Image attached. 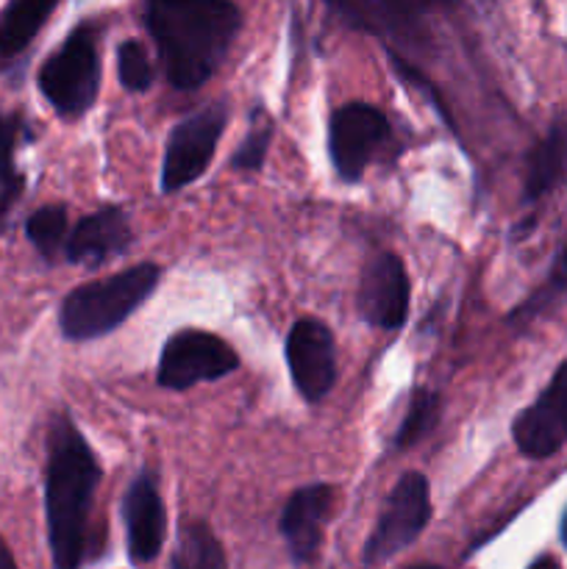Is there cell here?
<instances>
[{
  "label": "cell",
  "instance_id": "obj_14",
  "mask_svg": "<svg viewBox=\"0 0 567 569\" xmlns=\"http://www.w3.org/2000/svg\"><path fill=\"white\" fill-rule=\"evenodd\" d=\"M131 242L133 233L126 211L117 206H106V209L87 214L72 228L64 244V256L70 264L100 267L126 253Z\"/></svg>",
  "mask_w": 567,
  "mask_h": 569
},
{
  "label": "cell",
  "instance_id": "obj_15",
  "mask_svg": "<svg viewBox=\"0 0 567 569\" xmlns=\"http://www.w3.org/2000/svg\"><path fill=\"white\" fill-rule=\"evenodd\" d=\"M565 170H567V120H556L526 159V183H523V198H526V203H534V200L545 198V194L561 181Z\"/></svg>",
  "mask_w": 567,
  "mask_h": 569
},
{
  "label": "cell",
  "instance_id": "obj_2",
  "mask_svg": "<svg viewBox=\"0 0 567 569\" xmlns=\"http://www.w3.org/2000/svg\"><path fill=\"white\" fill-rule=\"evenodd\" d=\"M98 459L67 415L53 417L44 467V515L53 569H81L87 559L89 515L100 487Z\"/></svg>",
  "mask_w": 567,
  "mask_h": 569
},
{
  "label": "cell",
  "instance_id": "obj_8",
  "mask_svg": "<svg viewBox=\"0 0 567 569\" xmlns=\"http://www.w3.org/2000/svg\"><path fill=\"white\" fill-rule=\"evenodd\" d=\"M389 139V120L378 106L345 103L331 114L328 156L342 181L356 183Z\"/></svg>",
  "mask_w": 567,
  "mask_h": 569
},
{
  "label": "cell",
  "instance_id": "obj_21",
  "mask_svg": "<svg viewBox=\"0 0 567 569\" xmlns=\"http://www.w3.org/2000/svg\"><path fill=\"white\" fill-rule=\"evenodd\" d=\"M20 133V120L17 117L0 114V217L9 211V206L20 198L22 178L14 170V142Z\"/></svg>",
  "mask_w": 567,
  "mask_h": 569
},
{
  "label": "cell",
  "instance_id": "obj_9",
  "mask_svg": "<svg viewBox=\"0 0 567 569\" xmlns=\"http://www.w3.org/2000/svg\"><path fill=\"white\" fill-rule=\"evenodd\" d=\"M287 367L295 389L306 403H320L337 383V342L331 328L304 317L287 333Z\"/></svg>",
  "mask_w": 567,
  "mask_h": 569
},
{
  "label": "cell",
  "instance_id": "obj_20",
  "mask_svg": "<svg viewBox=\"0 0 567 569\" xmlns=\"http://www.w3.org/2000/svg\"><path fill=\"white\" fill-rule=\"evenodd\" d=\"M26 233L33 248L53 261L67 244V209L64 206H42L26 222Z\"/></svg>",
  "mask_w": 567,
  "mask_h": 569
},
{
  "label": "cell",
  "instance_id": "obj_17",
  "mask_svg": "<svg viewBox=\"0 0 567 569\" xmlns=\"http://www.w3.org/2000/svg\"><path fill=\"white\" fill-rule=\"evenodd\" d=\"M170 569H228L222 545L206 522H183Z\"/></svg>",
  "mask_w": 567,
  "mask_h": 569
},
{
  "label": "cell",
  "instance_id": "obj_3",
  "mask_svg": "<svg viewBox=\"0 0 567 569\" xmlns=\"http://www.w3.org/2000/svg\"><path fill=\"white\" fill-rule=\"evenodd\" d=\"M159 281L161 267L142 261L100 281L81 283L61 300V337L70 342H92L117 331L156 292Z\"/></svg>",
  "mask_w": 567,
  "mask_h": 569
},
{
  "label": "cell",
  "instance_id": "obj_24",
  "mask_svg": "<svg viewBox=\"0 0 567 569\" xmlns=\"http://www.w3.org/2000/svg\"><path fill=\"white\" fill-rule=\"evenodd\" d=\"M0 569H17L14 556H11L9 545H6L3 539H0Z\"/></svg>",
  "mask_w": 567,
  "mask_h": 569
},
{
  "label": "cell",
  "instance_id": "obj_19",
  "mask_svg": "<svg viewBox=\"0 0 567 569\" xmlns=\"http://www.w3.org/2000/svg\"><path fill=\"white\" fill-rule=\"evenodd\" d=\"M565 292H567V242L561 244L559 253H556L548 278H545V281L539 283V287L534 289V292L528 295L515 311H511L509 326L511 328L531 326V322L537 320V317H543L545 311H548Z\"/></svg>",
  "mask_w": 567,
  "mask_h": 569
},
{
  "label": "cell",
  "instance_id": "obj_18",
  "mask_svg": "<svg viewBox=\"0 0 567 569\" xmlns=\"http://www.w3.org/2000/svg\"><path fill=\"white\" fill-rule=\"evenodd\" d=\"M439 417H442V398H439L434 389H415L409 400V409H406L404 422L400 428L395 431V450H406V448H415L420 445L434 428L439 426Z\"/></svg>",
  "mask_w": 567,
  "mask_h": 569
},
{
  "label": "cell",
  "instance_id": "obj_25",
  "mask_svg": "<svg viewBox=\"0 0 567 569\" xmlns=\"http://www.w3.org/2000/svg\"><path fill=\"white\" fill-rule=\"evenodd\" d=\"M528 569H561V567L556 565V561L550 559V556H543V559H537V561H534V565L528 567Z\"/></svg>",
  "mask_w": 567,
  "mask_h": 569
},
{
  "label": "cell",
  "instance_id": "obj_11",
  "mask_svg": "<svg viewBox=\"0 0 567 569\" xmlns=\"http://www.w3.org/2000/svg\"><path fill=\"white\" fill-rule=\"evenodd\" d=\"M359 315L367 326L398 331L409 315V276L395 253H378L361 270Z\"/></svg>",
  "mask_w": 567,
  "mask_h": 569
},
{
  "label": "cell",
  "instance_id": "obj_22",
  "mask_svg": "<svg viewBox=\"0 0 567 569\" xmlns=\"http://www.w3.org/2000/svg\"><path fill=\"white\" fill-rule=\"evenodd\" d=\"M117 76L126 92H145L153 83V64H150V56L145 50L142 42L137 39H128L117 50Z\"/></svg>",
  "mask_w": 567,
  "mask_h": 569
},
{
  "label": "cell",
  "instance_id": "obj_7",
  "mask_svg": "<svg viewBox=\"0 0 567 569\" xmlns=\"http://www.w3.org/2000/svg\"><path fill=\"white\" fill-rule=\"evenodd\" d=\"M226 106H206L187 120L178 122L167 137L165 161H161V189L167 194L189 187L206 172L215 159L217 142L226 131Z\"/></svg>",
  "mask_w": 567,
  "mask_h": 569
},
{
  "label": "cell",
  "instance_id": "obj_13",
  "mask_svg": "<svg viewBox=\"0 0 567 569\" xmlns=\"http://www.w3.org/2000/svg\"><path fill=\"white\" fill-rule=\"evenodd\" d=\"M334 500H337V492L331 483H309V487L292 492V498L284 503L278 531H281L295 565H309L317 556Z\"/></svg>",
  "mask_w": 567,
  "mask_h": 569
},
{
  "label": "cell",
  "instance_id": "obj_1",
  "mask_svg": "<svg viewBox=\"0 0 567 569\" xmlns=\"http://www.w3.org/2000/svg\"><path fill=\"white\" fill-rule=\"evenodd\" d=\"M145 28L159 48L167 81L189 92L222 64L242 28V11L233 0H148Z\"/></svg>",
  "mask_w": 567,
  "mask_h": 569
},
{
  "label": "cell",
  "instance_id": "obj_16",
  "mask_svg": "<svg viewBox=\"0 0 567 569\" xmlns=\"http://www.w3.org/2000/svg\"><path fill=\"white\" fill-rule=\"evenodd\" d=\"M59 0H9L0 11V64L22 53L44 28Z\"/></svg>",
  "mask_w": 567,
  "mask_h": 569
},
{
  "label": "cell",
  "instance_id": "obj_27",
  "mask_svg": "<svg viewBox=\"0 0 567 569\" xmlns=\"http://www.w3.org/2000/svg\"><path fill=\"white\" fill-rule=\"evenodd\" d=\"M415 569H442V567H434V565H426V567H415Z\"/></svg>",
  "mask_w": 567,
  "mask_h": 569
},
{
  "label": "cell",
  "instance_id": "obj_23",
  "mask_svg": "<svg viewBox=\"0 0 567 569\" xmlns=\"http://www.w3.org/2000/svg\"><path fill=\"white\" fill-rule=\"evenodd\" d=\"M270 139H272L270 120H267L261 111H256L248 133H245V139L239 142L237 153H233L231 159L233 170H242V172L261 170V164H265L267 159V150H270Z\"/></svg>",
  "mask_w": 567,
  "mask_h": 569
},
{
  "label": "cell",
  "instance_id": "obj_6",
  "mask_svg": "<svg viewBox=\"0 0 567 569\" xmlns=\"http://www.w3.org/2000/svg\"><path fill=\"white\" fill-rule=\"evenodd\" d=\"M239 367V356L217 333L183 328L172 333L161 348L159 383L172 392H183L198 383L220 381Z\"/></svg>",
  "mask_w": 567,
  "mask_h": 569
},
{
  "label": "cell",
  "instance_id": "obj_5",
  "mask_svg": "<svg viewBox=\"0 0 567 569\" xmlns=\"http://www.w3.org/2000/svg\"><path fill=\"white\" fill-rule=\"evenodd\" d=\"M431 520V492H428V478L422 472H404L392 492L387 495L381 517L372 528L370 539L365 542L361 561L367 567L384 565L404 553L406 548L420 539Z\"/></svg>",
  "mask_w": 567,
  "mask_h": 569
},
{
  "label": "cell",
  "instance_id": "obj_12",
  "mask_svg": "<svg viewBox=\"0 0 567 569\" xmlns=\"http://www.w3.org/2000/svg\"><path fill=\"white\" fill-rule=\"evenodd\" d=\"M122 522H126L128 559L137 567L159 559L167 537V515L159 481L150 470H142L128 483L122 498Z\"/></svg>",
  "mask_w": 567,
  "mask_h": 569
},
{
  "label": "cell",
  "instance_id": "obj_10",
  "mask_svg": "<svg viewBox=\"0 0 567 569\" xmlns=\"http://www.w3.org/2000/svg\"><path fill=\"white\" fill-rule=\"evenodd\" d=\"M517 450L526 459L543 461L567 445V361L554 372L537 403L523 409L511 426Z\"/></svg>",
  "mask_w": 567,
  "mask_h": 569
},
{
  "label": "cell",
  "instance_id": "obj_4",
  "mask_svg": "<svg viewBox=\"0 0 567 569\" xmlns=\"http://www.w3.org/2000/svg\"><path fill=\"white\" fill-rule=\"evenodd\" d=\"M39 92L44 94L56 114L64 120L83 117L94 106L100 92V56L94 26L72 28L70 37L56 48L39 67Z\"/></svg>",
  "mask_w": 567,
  "mask_h": 569
},
{
  "label": "cell",
  "instance_id": "obj_26",
  "mask_svg": "<svg viewBox=\"0 0 567 569\" xmlns=\"http://www.w3.org/2000/svg\"><path fill=\"white\" fill-rule=\"evenodd\" d=\"M561 539H565L567 545V511H565V520H561Z\"/></svg>",
  "mask_w": 567,
  "mask_h": 569
}]
</instances>
